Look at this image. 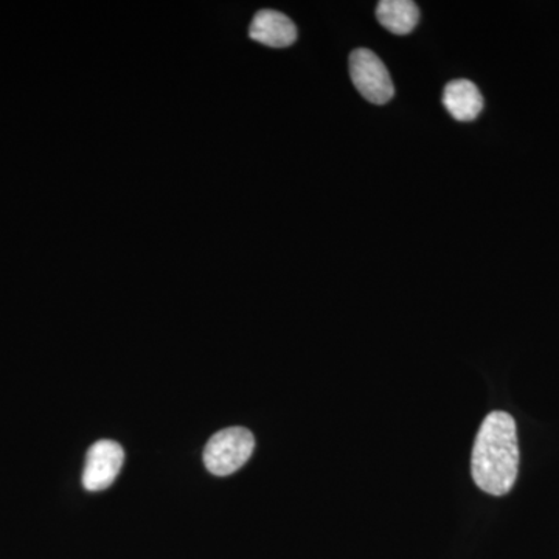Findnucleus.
<instances>
[{"instance_id": "f03ea898", "label": "nucleus", "mask_w": 559, "mask_h": 559, "mask_svg": "<svg viewBox=\"0 0 559 559\" xmlns=\"http://www.w3.org/2000/svg\"><path fill=\"white\" fill-rule=\"evenodd\" d=\"M253 448H255V439L249 429L219 430L205 447V468L215 476H230L248 463Z\"/></svg>"}, {"instance_id": "f257e3e1", "label": "nucleus", "mask_w": 559, "mask_h": 559, "mask_svg": "<svg viewBox=\"0 0 559 559\" xmlns=\"http://www.w3.org/2000/svg\"><path fill=\"white\" fill-rule=\"evenodd\" d=\"M520 469L516 421L507 412H491L481 423L471 455V474L481 491L503 496L511 491Z\"/></svg>"}, {"instance_id": "7ed1b4c3", "label": "nucleus", "mask_w": 559, "mask_h": 559, "mask_svg": "<svg viewBox=\"0 0 559 559\" xmlns=\"http://www.w3.org/2000/svg\"><path fill=\"white\" fill-rule=\"evenodd\" d=\"M349 75L359 94L373 105H385L395 94L388 68L369 49H356L349 55Z\"/></svg>"}, {"instance_id": "0eeeda50", "label": "nucleus", "mask_w": 559, "mask_h": 559, "mask_svg": "<svg viewBox=\"0 0 559 559\" xmlns=\"http://www.w3.org/2000/svg\"><path fill=\"white\" fill-rule=\"evenodd\" d=\"M377 17L385 31L407 35L417 27L419 10L412 0H382L377 7Z\"/></svg>"}, {"instance_id": "39448f33", "label": "nucleus", "mask_w": 559, "mask_h": 559, "mask_svg": "<svg viewBox=\"0 0 559 559\" xmlns=\"http://www.w3.org/2000/svg\"><path fill=\"white\" fill-rule=\"evenodd\" d=\"M250 38L263 46L283 49L296 43L297 27L285 14L275 10H261L249 28Z\"/></svg>"}, {"instance_id": "423d86ee", "label": "nucleus", "mask_w": 559, "mask_h": 559, "mask_svg": "<svg viewBox=\"0 0 559 559\" xmlns=\"http://www.w3.org/2000/svg\"><path fill=\"white\" fill-rule=\"evenodd\" d=\"M443 105L455 120L471 121L484 109V97L473 81L454 80L444 87Z\"/></svg>"}, {"instance_id": "20e7f679", "label": "nucleus", "mask_w": 559, "mask_h": 559, "mask_svg": "<svg viewBox=\"0 0 559 559\" xmlns=\"http://www.w3.org/2000/svg\"><path fill=\"white\" fill-rule=\"evenodd\" d=\"M124 462V451L117 441L100 440L87 451L83 487L91 492L103 491L114 484Z\"/></svg>"}]
</instances>
